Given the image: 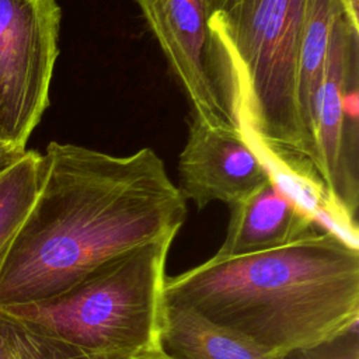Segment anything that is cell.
Segmentation results:
<instances>
[{
    "label": "cell",
    "instance_id": "8fae6325",
    "mask_svg": "<svg viewBox=\"0 0 359 359\" xmlns=\"http://www.w3.org/2000/svg\"><path fill=\"white\" fill-rule=\"evenodd\" d=\"M160 349L172 359H271L251 339L164 302Z\"/></svg>",
    "mask_w": 359,
    "mask_h": 359
},
{
    "label": "cell",
    "instance_id": "5b68a950",
    "mask_svg": "<svg viewBox=\"0 0 359 359\" xmlns=\"http://www.w3.org/2000/svg\"><path fill=\"white\" fill-rule=\"evenodd\" d=\"M135 1L189 101L191 115L210 128L244 132L236 69L210 27L208 1Z\"/></svg>",
    "mask_w": 359,
    "mask_h": 359
},
{
    "label": "cell",
    "instance_id": "30bf717a",
    "mask_svg": "<svg viewBox=\"0 0 359 359\" xmlns=\"http://www.w3.org/2000/svg\"><path fill=\"white\" fill-rule=\"evenodd\" d=\"M338 8L339 4L337 0H310L297 57V112L304 139L306 156L317 180L316 133L318 105L325 77L331 25Z\"/></svg>",
    "mask_w": 359,
    "mask_h": 359
},
{
    "label": "cell",
    "instance_id": "9c48e42d",
    "mask_svg": "<svg viewBox=\"0 0 359 359\" xmlns=\"http://www.w3.org/2000/svg\"><path fill=\"white\" fill-rule=\"evenodd\" d=\"M229 208L226 238L215 254L219 258L275 250L318 229L314 216L283 188L275 175Z\"/></svg>",
    "mask_w": 359,
    "mask_h": 359
},
{
    "label": "cell",
    "instance_id": "277c9868",
    "mask_svg": "<svg viewBox=\"0 0 359 359\" xmlns=\"http://www.w3.org/2000/svg\"><path fill=\"white\" fill-rule=\"evenodd\" d=\"M171 243L165 238L129 250L55 297L4 310L91 353L130 358L160 349Z\"/></svg>",
    "mask_w": 359,
    "mask_h": 359
},
{
    "label": "cell",
    "instance_id": "5bb4252c",
    "mask_svg": "<svg viewBox=\"0 0 359 359\" xmlns=\"http://www.w3.org/2000/svg\"><path fill=\"white\" fill-rule=\"evenodd\" d=\"M358 324L316 346L289 353L283 359H359Z\"/></svg>",
    "mask_w": 359,
    "mask_h": 359
},
{
    "label": "cell",
    "instance_id": "6da1fadb",
    "mask_svg": "<svg viewBox=\"0 0 359 359\" xmlns=\"http://www.w3.org/2000/svg\"><path fill=\"white\" fill-rule=\"evenodd\" d=\"M187 199L158 154L129 156L50 142L38 196L0 269V307L55 297L104 262L174 240Z\"/></svg>",
    "mask_w": 359,
    "mask_h": 359
},
{
    "label": "cell",
    "instance_id": "e0dca14e",
    "mask_svg": "<svg viewBox=\"0 0 359 359\" xmlns=\"http://www.w3.org/2000/svg\"><path fill=\"white\" fill-rule=\"evenodd\" d=\"M128 359H172L168 355H165L161 349H154V351H147V352H140L136 353Z\"/></svg>",
    "mask_w": 359,
    "mask_h": 359
},
{
    "label": "cell",
    "instance_id": "7a4b0ae2",
    "mask_svg": "<svg viewBox=\"0 0 359 359\" xmlns=\"http://www.w3.org/2000/svg\"><path fill=\"white\" fill-rule=\"evenodd\" d=\"M164 302L251 339L271 359L316 346L359 323V247L314 230L283 247L212 257L165 278Z\"/></svg>",
    "mask_w": 359,
    "mask_h": 359
},
{
    "label": "cell",
    "instance_id": "ba28073f",
    "mask_svg": "<svg viewBox=\"0 0 359 359\" xmlns=\"http://www.w3.org/2000/svg\"><path fill=\"white\" fill-rule=\"evenodd\" d=\"M177 170L178 189L199 210L213 201L231 205L273 175L244 132L210 128L192 115Z\"/></svg>",
    "mask_w": 359,
    "mask_h": 359
},
{
    "label": "cell",
    "instance_id": "8992f818",
    "mask_svg": "<svg viewBox=\"0 0 359 359\" xmlns=\"http://www.w3.org/2000/svg\"><path fill=\"white\" fill-rule=\"evenodd\" d=\"M59 27L56 0H0V142L18 154L49 105Z\"/></svg>",
    "mask_w": 359,
    "mask_h": 359
},
{
    "label": "cell",
    "instance_id": "52a82bcc",
    "mask_svg": "<svg viewBox=\"0 0 359 359\" xmlns=\"http://www.w3.org/2000/svg\"><path fill=\"white\" fill-rule=\"evenodd\" d=\"M358 35L342 13L337 10L327 56L325 77L317 118V175L324 189L334 233L346 243L358 244Z\"/></svg>",
    "mask_w": 359,
    "mask_h": 359
},
{
    "label": "cell",
    "instance_id": "7c38bea8",
    "mask_svg": "<svg viewBox=\"0 0 359 359\" xmlns=\"http://www.w3.org/2000/svg\"><path fill=\"white\" fill-rule=\"evenodd\" d=\"M42 181V154L25 150L0 171V269L7 252L38 196Z\"/></svg>",
    "mask_w": 359,
    "mask_h": 359
},
{
    "label": "cell",
    "instance_id": "3957f363",
    "mask_svg": "<svg viewBox=\"0 0 359 359\" xmlns=\"http://www.w3.org/2000/svg\"><path fill=\"white\" fill-rule=\"evenodd\" d=\"M209 22L236 69L243 128L272 174L304 201L325 203L306 156L296 72L310 0H206Z\"/></svg>",
    "mask_w": 359,
    "mask_h": 359
},
{
    "label": "cell",
    "instance_id": "9a60e30c",
    "mask_svg": "<svg viewBox=\"0 0 359 359\" xmlns=\"http://www.w3.org/2000/svg\"><path fill=\"white\" fill-rule=\"evenodd\" d=\"M349 24L359 29V0H337Z\"/></svg>",
    "mask_w": 359,
    "mask_h": 359
},
{
    "label": "cell",
    "instance_id": "4fadbf2b",
    "mask_svg": "<svg viewBox=\"0 0 359 359\" xmlns=\"http://www.w3.org/2000/svg\"><path fill=\"white\" fill-rule=\"evenodd\" d=\"M0 359H128L97 355L60 341L0 307Z\"/></svg>",
    "mask_w": 359,
    "mask_h": 359
},
{
    "label": "cell",
    "instance_id": "2e32d148",
    "mask_svg": "<svg viewBox=\"0 0 359 359\" xmlns=\"http://www.w3.org/2000/svg\"><path fill=\"white\" fill-rule=\"evenodd\" d=\"M24 154V153H22ZM22 154H18L13 151L10 147H7L3 142H0V171L13 164L15 160H18Z\"/></svg>",
    "mask_w": 359,
    "mask_h": 359
}]
</instances>
